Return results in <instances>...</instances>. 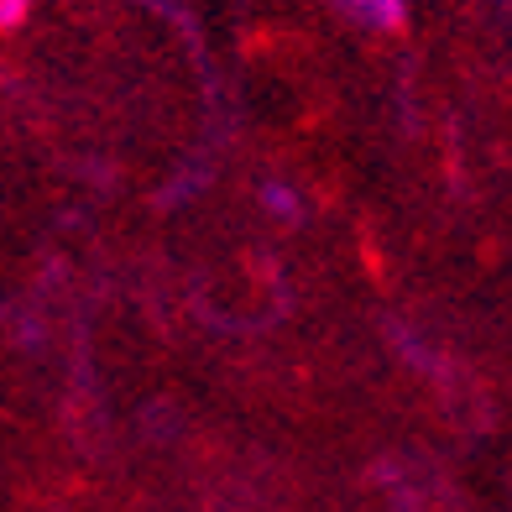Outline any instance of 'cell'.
I'll list each match as a JSON object with an SVG mask.
<instances>
[{"instance_id": "cell-1", "label": "cell", "mask_w": 512, "mask_h": 512, "mask_svg": "<svg viewBox=\"0 0 512 512\" xmlns=\"http://www.w3.org/2000/svg\"><path fill=\"white\" fill-rule=\"evenodd\" d=\"M351 16H361L366 27H398L403 21V0H335Z\"/></svg>"}, {"instance_id": "cell-2", "label": "cell", "mask_w": 512, "mask_h": 512, "mask_svg": "<svg viewBox=\"0 0 512 512\" xmlns=\"http://www.w3.org/2000/svg\"><path fill=\"white\" fill-rule=\"evenodd\" d=\"M262 204L272 209V215H298V194H293V189H283V183H267Z\"/></svg>"}, {"instance_id": "cell-3", "label": "cell", "mask_w": 512, "mask_h": 512, "mask_svg": "<svg viewBox=\"0 0 512 512\" xmlns=\"http://www.w3.org/2000/svg\"><path fill=\"white\" fill-rule=\"evenodd\" d=\"M27 6L32 0H0V27H21V21H27Z\"/></svg>"}]
</instances>
